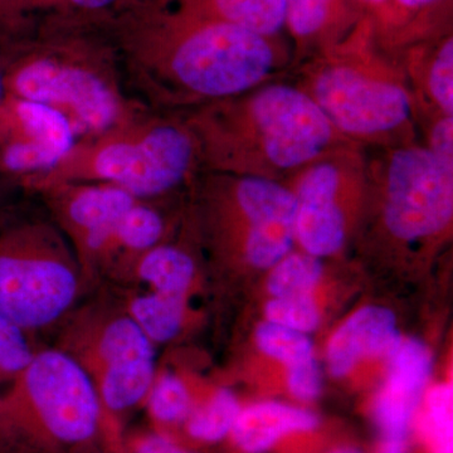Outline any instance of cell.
<instances>
[{
	"label": "cell",
	"mask_w": 453,
	"mask_h": 453,
	"mask_svg": "<svg viewBox=\"0 0 453 453\" xmlns=\"http://www.w3.org/2000/svg\"><path fill=\"white\" fill-rule=\"evenodd\" d=\"M119 31L140 67L178 94L217 101L257 88L277 65L267 37L166 3H136Z\"/></svg>",
	"instance_id": "cell-1"
},
{
	"label": "cell",
	"mask_w": 453,
	"mask_h": 453,
	"mask_svg": "<svg viewBox=\"0 0 453 453\" xmlns=\"http://www.w3.org/2000/svg\"><path fill=\"white\" fill-rule=\"evenodd\" d=\"M187 127L213 172L273 180L332 151L340 135L303 89L285 83L211 101Z\"/></svg>",
	"instance_id": "cell-2"
},
{
	"label": "cell",
	"mask_w": 453,
	"mask_h": 453,
	"mask_svg": "<svg viewBox=\"0 0 453 453\" xmlns=\"http://www.w3.org/2000/svg\"><path fill=\"white\" fill-rule=\"evenodd\" d=\"M198 149L184 125L164 121H127L74 144L49 172L33 177L46 190L64 184H111L135 198L162 195L189 174Z\"/></svg>",
	"instance_id": "cell-3"
},
{
	"label": "cell",
	"mask_w": 453,
	"mask_h": 453,
	"mask_svg": "<svg viewBox=\"0 0 453 453\" xmlns=\"http://www.w3.org/2000/svg\"><path fill=\"white\" fill-rule=\"evenodd\" d=\"M103 411L94 384L70 354L40 351L0 387V441L50 451L85 445L96 436Z\"/></svg>",
	"instance_id": "cell-4"
},
{
	"label": "cell",
	"mask_w": 453,
	"mask_h": 453,
	"mask_svg": "<svg viewBox=\"0 0 453 453\" xmlns=\"http://www.w3.org/2000/svg\"><path fill=\"white\" fill-rule=\"evenodd\" d=\"M79 266L61 235L46 225L0 234V315L20 329L55 323L76 300Z\"/></svg>",
	"instance_id": "cell-5"
},
{
	"label": "cell",
	"mask_w": 453,
	"mask_h": 453,
	"mask_svg": "<svg viewBox=\"0 0 453 453\" xmlns=\"http://www.w3.org/2000/svg\"><path fill=\"white\" fill-rule=\"evenodd\" d=\"M5 95L49 106L73 125L74 134L101 135L127 120L111 83L70 53H33L4 76Z\"/></svg>",
	"instance_id": "cell-6"
},
{
	"label": "cell",
	"mask_w": 453,
	"mask_h": 453,
	"mask_svg": "<svg viewBox=\"0 0 453 453\" xmlns=\"http://www.w3.org/2000/svg\"><path fill=\"white\" fill-rule=\"evenodd\" d=\"M153 345L125 314L80 324L62 350L88 375L103 410L119 413L145 401L155 378Z\"/></svg>",
	"instance_id": "cell-7"
},
{
	"label": "cell",
	"mask_w": 453,
	"mask_h": 453,
	"mask_svg": "<svg viewBox=\"0 0 453 453\" xmlns=\"http://www.w3.org/2000/svg\"><path fill=\"white\" fill-rule=\"evenodd\" d=\"M383 180L384 225L404 242L445 231L453 216V168L427 148L403 145L371 164Z\"/></svg>",
	"instance_id": "cell-8"
},
{
	"label": "cell",
	"mask_w": 453,
	"mask_h": 453,
	"mask_svg": "<svg viewBox=\"0 0 453 453\" xmlns=\"http://www.w3.org/2000/svg\"><path fill=\"white\" fill-rule=\"evenodd\" d=\"M340 135L377 139L401 129L412 116L407 89L363 65L329 62L310 74L303 89Z\"/></svg>",
	"instance_id": "cell-9"
},
{
	"label": "cell",
	"mask_w": 453,
	"mask_h": 453,
	"mask_svg": "<svg viewBox=\"0 0 453 453\" xmlns=\"http://www.w3.org/2000/svg\"><path fill=\"white\" fill-rule=\"evenodd\" d=\"M365 160L356 150L335 148L300 170L296 192V238L315 257L342 249L347 237L342 210L344 188L362 174Z\"/></svg>",
	"instance_id": "cell-10"
},
{
	"label": "cell",
	"mask_w": 453,
	"mask_h": 453,
	"mask_svg": "<svg viewBox=\"0 0 453 453\" xmlns=\"http://www.w3.org/2000/svg\"><path fill=\"white\" fill-rule=\"evenodd\" d=\"M73 125L61 112L4 95L0 101V169L13 174H43L70 153Z\"/></svg>",
	"instance_id": "cell-11"
},
{
	"label": "cell",
	"mask_w": 453,
	"mask_h": 453,
	"mask_svg": "<svg viewBox=\"0 0 453 453\" xmlns=\"http://www.w3.org/2000/svg\"><path fill=\"white\" fill-rule=\"evenodd\" d=\"M237 201L251 219L252 231L243 253L252 266H275L296 238V198L273 179L229 174Z\"/></svg>",
	"instance_id": "cell-12"
},
{
	"label": "cell",
	"mask_w": 453,
	"mask_h": 453,
	"mask_svg": "<svg viewBox=\"0 0 453 453\" xmlns=\"http://www.w3.org/2000/svg\"><path fill=\"white\" fill-rule=\"evenodd\" d=\"M388 377L375 402L380 453L407 452V436L431 372V354L418 340L399 342L389 354Z\"/></svg>",
	"instance_id": "cell-13"
},
{
	"label": "cell",
	"mask_w": 453,
	"mask_h": 453,
	"mask_svg": "<svg viewBox=\"0 0 453 453\" xmlns=\"http://www.w3.org/2000/svg\"><path fill=\"white\" fill-rule=\"evenodd\" d=\"M65 231L80 251L96 258L113 226L138 198L120 188L104 183L64 184L46 190Z\"/></svg>",
	"instance_id": "cell-14"
},
{
	"label": "cell",
	"mask_w": 453,
	"mask_h": 453,
	"mask_svg": "<svg viewBox=\"0 0 453 453\" xmlns=\"http://www.w3.org/2000/svg\"><path fill=\"white\" fill-rule=\"evenodd\" d=\"M399 339L395 316L388 309L359 310L334 334L327 347V363L334 377H344L365 357L389 356Z\"/></svg>",
	"instance_id": "cell-15"
},
{
	"label": "cell",
	"mask_w": 453,
	"mask_h": 453,
	"mask_svg": "<svg viewBox=\"0 0 453 453\" xmlns=\"http://www.w3.org/2000/svg\"><path fill=\"white\" fill-rule=\"evenodd\" d=\"M315 414L301 408L275 402L253 404L241 411L232 437L246 453L266 452L282 437L295 432H309L318 427Z\"/></svg>",
	"instance_id": "cell-16"
},
{
	"label": "cell",
	"mask_w": 453,
	"mask_h": 453,
	"mask_svg": "<svg viewBox=\"0 0 453 453\" xmlns=\"http://www.w3.org/2000/svg\"><path fill=\"white\" fill-rule=\"evenodd\" d=\"M166 4L273 37L286 23V0H168Z\"/></svg>",
	"instance_id": "cell-17"
},
{
	"label": "cell",
	"mask_w": 453,
	"mask_h": 453,
	"mask_svg": "<svg viewBox=\"0 0 453 453\" xmlns=\"http://www.w3.org/2000/svg\"><path fill=\"white\" fill-rule=\"evenodd\" d=\"M136 275L151 291L186 296L195 277L193 259L172 246H154L136 256Z\"/></svg>",
	"instance_id": "cell-18"
},
{
	"label": "cell",
	"mask_w": 453,
	"mask_h": 453,
	"mask_svg": "<svg viewBox=\"0 0 453 453\" xmlns=\"http://www.w3.org/2000/svg\"><path fill=\"white\" fill-rule=\"evenodd\" d=\"M127 315L151 342L177 336L184 318V296L151 291L131 300Z\"/></svg>",
	"instance_id": "cell-19"
},
{
	"label": "cell",
	"mask_w": 453,
	"mask_h": 453,
	"mask_svg": "<svg viewBox=\"0 0 453 453\" xmlns=\"http://www.w3.org/2000/svg\"><path fill=\"white\" fill-rule=\"evenodd\" d=\"M163 232L164 223L159 213L136 202L113 226L98 257L118 251L139 256L157 246Z\"/></svg>",
	"instance_id": "cell-20"
},
{
	"label": "cell",
	"mask_w": 453,
	"mask_h": 453,
	"mask_svg": "<svg viewBox=\"0 0 453 453\" xmlns=\"http://www.w3.org/2000/svg\"><path fill=\"white\" fill-rule=\"evenodd\" d=\"M323 267L315 256L295 253L285 256L273 266L267 280L268 291L279 297L311 296L318 285Z\"/></svg>",
	"instance_id": "cell-21"
},
{
	"label": "cell",
	"mask_w": 453,
	"mask_h": 453,
	"mask_svg": "<svg viewBox=\"0 0 453 453\" xmlns=\"http://www.w3.org/2000/svg\"><path fill=\"white\" fill-rule=\"evenodd\" d=\"M241 412L234 393L220 389L188 417V432L203 442H217L231 434Z\"/></svg>",
	"instance_id": "cell-22"
},
{
	"label": "cell",
	"mask_w": 453,
	"mask_h": 453,
	"mask_svg": "<svg viewBox=\"0 0 453 453\" xmlns=\"http://www.w3.org/2000/svg\"><path fill=\"white\" fill-rule=\"evenodd\" d=\"M130 0H0V26H13L35 12L56 11L95 16L130 7Z\"/></svg>",
	"instance_id": "cell-23"
},
{
	"label": "cell",
	"mask_w": 453,
	"mask_h": 453,
	"mask_svg": "<svg viewBox=\"0 0 453 453\" xmlns=\"http://www.w3.org/2000/svg\"><path fill=\"white\" fill-rule=\"evenodd\" d=\"M256 340L264 353L283 363L288 371L315 360L308 336L281 325L262 324L256 333Z\"/></svg>",
	"instance_id": "cell-24"
},
{
	"label": "cell",
	"mask_w": 453,
	"mask_h": 453,
	"mask_svg": "<svg viewBox=\"0 0 453 453\" xmlns=\"http://www.w3.org/2000/svg\"><path fill=\"white\" fill-rule=\"evenodd\" d=\"M145 401L155 421L175 425L192 413V398L184 381L172 372L154 378Z\"/></svg>",
	"instance_id": "cell-25"
},
{
	"label": "cell",
	"mask_w": 453,
	"mask_h": 453,
	"mask_svg": "<svg viewBox=\"0 0 453 453\" xmlns=\"http://www.w3.org/2000/svg\"><path fill=\"white\" fill-rule=\"evenodd\" d=\"M452 408L451 384L434 387L429 392L421 429L423 437L432 453H452Z\"/></svg>",
	"instance_id": "cell-26"
},
{
	"label": "cell",
	"mask_w": 453,
	"mask_h": 453,
	"mask_svg": "<svg viewBox=\"0 0 453 453\" xmlns=\"http://www.w3.org/2000/svg\"><path fill=\"white\" fill-rule=\"evenodd\" d=\"M427 92L438 109V115L453 118V41L441 44L427 73Z\"/></svg>",
	"instance_id": "cell-27"
},
{
	"label": "cell",
	"mask_w": 453,
	"mask_h": 453,
	"mask_svg": "<svg viewBox=\"0 0 453 453\" xmlns=\"http://www.w3.org/2000/svg\"><path fill=\"white\" fill-rule=\"evenodd\" d=\"M33 356L25 330L0 315V387L23 371Z\"/></svg>",
	"instance_id": "cell-28"
},
{
	"label": "cell",
	"mask_w": 453,
	"mask_h": 453,
	"mask_svg": "<svg viewBox=\"0 0 453 453\" xmlns=\"http://www.w3.org/2000/svg\"><path fill=\"white\" fill-rule=\"evenodd\" d=\"M268 323L281 325L295 332L310 333L319 324V312L311 296L279 297L267 303Z\"/></svg>",
	"instance_id": "cell-29"
},
{
	"label": "cell",
	"mask_w": 453,
	"mask_h": 453,
	"mask_svg": "<svg viewBox=\"0 0 453 453\" xmlns=\"http://www.w3.org/2000/svg\"><path fill=\"white\" fill-rule=\"evenodd\" d=\"M334 0H286V23L299 38L320 32L329 17Z\"/></svg>",
	"instance_id": "cell-30"
},
{
	"label": "cell",
	"mask_w": 453,
	"mask_h": 453,
	"mask_svg": "<svg viewBox=\"0 0 453 453\" xmlns=\"http://www.w3.org/2000/svg\"><path fill=\"white\" fill-rule=\"evenodd\" d=\"M288 388L301 401H311L320 393L321 380L316 362L288 371Z\"/></svg>",
	"instance_id": "cell-31"
},
{
	"label": "cell",
	"mask_w": 453,
	"mask_h": 453,
	"mask_svg": "<svg viewBox=\"0 0 453 453\" xmlns=\"http://www.w3.org/2000/svg\"><path fill=\"white\" fill-rule=\"evenodd\" d=\"M427 149L441 163L453 168V118L438 115L429 130Z\"/></svg>",
	"instance_id": "cell-32"
},
{
	"label": "cell",
	"mask_w": 453,
	"mask_h": 453,
	"mask_svg": "<svg viewBox=\"0 0 453 453\" xmlns=\"http://www.w3.org/2000/svg\"><path fill=\"white\" fill-rule=\"evenodd\" d=\"M134 453H190L162 434H145L134 443Z\"/></svg>",
	"instance_id": "cell-33"
},
{
	"label": "cell",
	"mask_w": 453,
	"mask_h": 453,
	"mask_svg": "<svg viewBox=\"0 0 453 453\" xmlns=\"http://www.w3.org/2000/svg\"><path fill=\"white\" fill-rule=\"evenodd\" d=\"M402 7L407 9H421L428 7L432 3L436 2V0H396Z\"/></svg>",
	"instance_id": "cell-34"
},
{
	"label": "cell",
	"mask_w": 453,
	"mask_h": 453,
	"mask_svg": "<svg viewBox=\"0 0 453 453\" xmlns=\"http://www.w3.org/2000/svg\"><path fill=\"white\" fill-rule=\"evenodd\" d=\"M4 95H5L4 76H3L2 73H0V101L3 100V97H4Z\"/></svg>",
	"instance_id": "cell-35"
},
{
	"label": "cell",
	"mask_w": 453,
	"mask_h": 453,
	"mask_svg": "<svg viewBox=\"0 0 453 453\" xmlns=\"http://www.w3.org/2000/svg\"><path fill=\"white\" fill-rule=\"evenodd\" d=\"M332 453H360V452H357V449H336V451H334Z\"/></svg>",
	"instance_id": "cell-36"
},
{
	"label": "cell",
	"mask_w": 453,
	"mask_h": 453,
	"mask_svg": "<svg viewBox=\"0 0 453 453\" xmlns=\"http://www.w3.org/2000/svg\"><path fill=\"white\" fill-rule=\"evenodd\" d=\"M371 2H374V3H381V2H384V0H371Z\"/></svg>",
	"instance_id": "cell-37"
}]
</instances>
